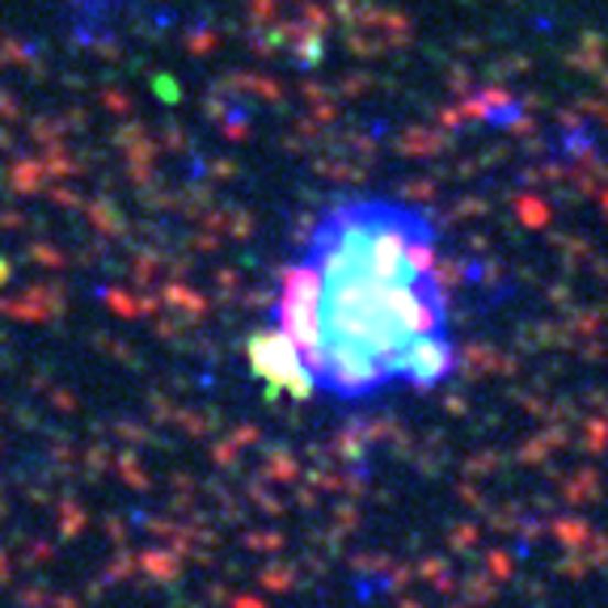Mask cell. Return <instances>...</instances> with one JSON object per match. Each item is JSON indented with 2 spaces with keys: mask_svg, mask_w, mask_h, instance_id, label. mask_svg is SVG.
<instances>
[{
  "mask_svg": "<svg viewBox=\"0 0 608 608\" xmlns=\"http://www.w3.org/2000/svg\"><path fill=\"white\" fill-rule=\"evenodd\" d=\"M253 372L308 405L435 393L460 368L439 225L423 203L351 191L287 253L250 343Z\"/></svg>",
  "mask_w": 608,
  "mask_h": 608,
  "instance_id": "cell-1",
  "label": "cell"
},
{
  "mask_svg": "<svg viewBox=\"0 0 608 608\" xmlns=\"http://www.w3.org/2000/svg\"><path fill=\"white\" fill-rule=\"evenodd\" d=\"M80 4H119V0H80Z\"/></svg>",
  "mask_w": 608,
  "mask_h": 608,
  "instance_id": "cell-2",
  "label": "cell"
}]
</instances>
